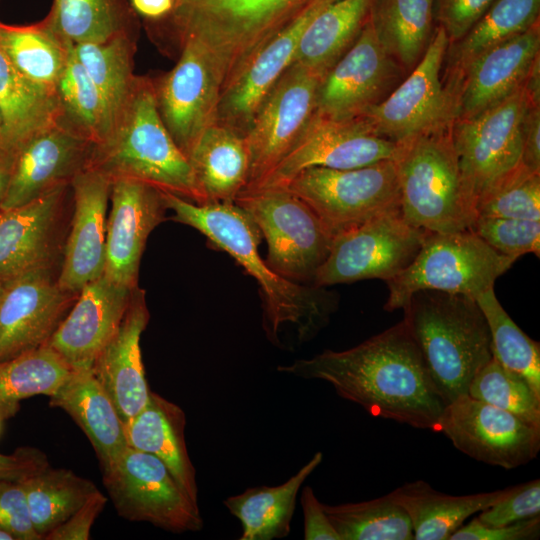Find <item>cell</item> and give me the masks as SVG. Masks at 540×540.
<instances>
[{
  "mask_svg": "<svg viewBox=\"0 0 540 540\" xmlns=\"http://www.w3.org/2000/svg\"><path fill=\"white\" fill-rule=\"evenodd\" d=\"M277 371L322 380L373 417L437 432L445 406L404 320L358 345L324 350Z\"/></svg>",
  "mask_w": 540,
  "mask_h": 540,
  "instance_id": "obj_1",
  "label": "cell"
},
{
  "mask_svg": "<svg viewBox=\"0 0 540 540\" xmlns=\"http://www.w3.org/2000/svg\"><path fill=\"white\" fill-rule=\"evenodd\" d=\"M163 198L174 221L198 230L256 280L262 294L263 329L272 344L281 348L302 344L327 326L338 306L336 294L273 271L258 252L262 234L244 209L235 202L195 204L164 191Z\"/></svg>",
  "mask_w": 540,
  "mask_h": 540,
  "instance_id": "obj_2",
  "label": "cell"
},
{
  "mask_svg": "<svg viewBox=\"0 0 540 540\" xmlns=\"http://www.w3.org/2000/svg\"><path fill=\"white\" fill-rule=\"evenodd\" d=\"M88 167L110 181L135 179L203 204L190 162L160 117L150 76H136L108 134L93 145Z\"/></svg>",
  "mask_w": 540,
  "mask_h": 540,
  "instance_id": "obj_3",
  "label": "cell"
},
{
  "mask_svg": "<svg viewBox=\"0 0 540 540\" xmlns=\"http://www.w3.org/2000/svg\"><path fill=\"white\" fill-rule=\"evenodd\" d=\"M316 0H175L171 13L151 23L176 51L194 39L212 55L223 88L270 40ZM168 43V44H169Z\"/></svg>",
  "mask_w": 540,
  "mask_h": 540,
  "instance_id": "obj_4",
  "label": "cell"
},
{
  "mask_svg": "<svg viewBox=\"0 0 540 540\" xmlns=\"http://www.w3.org/2000/svg\"><path fill=\"white\" fill-rule=\"evenodd\" d=\"M404 318L444 404L462 394L493 357L487 320L476 299L422 290L403 308Z\"/></svg>",
  "mask_w": 540,
  "mask_h": 540,
  "instance_id": "obj_5",
  "label": "cell"
},
{
  "mask_svg": "<svg viewBox=\"0 0 540 540\" xmlns=\"http://www.w3.org/2000/svg\"><path fill=\"white\" fill-rule=\"evenodd\" d=\"M451 125L400 144L394 158L402 215L428 232L469 230L477 218L460 175Z\"/></svg>",
  "mask_w": 540,
  "mask_h": 540,
  "instance_id": "obj_6",
  "label": "cell"
},
{
  "mask_svg": "<svg viewBox=\"0 0 540 540\" xmlns=\"http://www.w3.org/2000/svg\"><path fill=\"white\" fill-rule=\"evenodd\" d=\"M515 258L500 254L471 229L428 232L414 260L386 281V311L403 309L422 290L464 294L476 298L507 272Z\"/></svg>",
  "mask_w": 540,
  "mask_h": 540,
  "instance_id": "obj_7",
  "label": "cell"
},
{
  "mask_svg": "<svg viewBox=\"0 0 540 540\" xmlns=\"http://www.w3.org/2000/svg\"><path fill=\"white\" fill-rule=\"evenodd\" d=\"M531 103L523 85L479 113L453 120L458 167L475 210L480 200L523 165V122Z\"/></svg>",
  "mask_w": 540,
  "mask_h": 540,
  "instance_id": "obj_8",
  "label": "cell"
},
{
  "mask_svg": "<svg viewBox=\"0 0 540 540\" xmlns=\"http://www.w3.org/2000/svg\"><path fill=\"white\" fill-rule=\"evenodd\" d=\"M234 202L248 213L265 238L270 268L292 282L313 284L333 241L315 212L282 187L243 190Z\"/></svg>",
  "mask_w": 540,
  "mask_h": 540,
  "instance_id": "obj_9",
  "label": "cell"
},
{
  "mask_svg": "<svg viewBox=\"0 0 540 540\" xmlns=\"http://www.w3.org/2000/svg\"><path fill=\"white\" fill-rule=\"evenodd\" d=\"M282 188L303 200L333 238L400 207L394 160L354 169L310 167Z\"/></svg>",
  "mask_w": 540,
  "mask_h": 540,
  "instance_id": "obj_10",
  "label": "cell"
},
{
  "mask_svg": "<svg viewBox=\"0 0 540 540\" xmlns=\"http://www.w3.org/2000/svg\"><path fill=\"white\" fill-rule=\"evenodd\" d=\"M428 231L409 224L400 207L333 238L313 280L327 287L366 279L389 280L416 257Z\"/></svg>",
  "mask_w": 540,
  "mask_h": 540,
  "instance_id": "obj_11",
  "label": "cell"
},
{
  "mask_svg": "<svg viewBox=\"0 0 540 540\" xmlns=\"http://www.w3.org/2000/svg\"><path fill=\"white\" fill-rule=\"evenodd\" d=\"M103 473V482L118 514L182 533L203 526L198 503L180 487L156 456L127 447Z\"/></svg>",
  "mask_w": 540,
  "mask_h": 540,
  "instance_id": "obj_12",
  "label": "cell"
},
{
  "mask_svg": "<svg viewBox=\"0 0 540 540\" xmlns=\"http://www.w3.org/2000/svg\"><path fill=\"white\" fill-rule=\"evenodd\" d=\"M449 43L439 26L410 74L363 115L378 135L400 145L452 124L455 103L440 77Z\"/></svg>",
  "mask_w": 540,
  "mask_h": 540,
  "instance_id": "obj_13",
  "label": "cell"
},
{
  "mask_svg": "<svg viewBox=\"0 0 540 540\" xmlns=\"http://www.w3.org/2000/svg\"><path fill=\"white\" fill-rule=\"evenodd\" d=\"M175 66L151 77L160 117L186 155L202 133L216 123L222 77L210 52L197 40L184 41Z\"/></svg>",
  "mask_w": 540,
  "mask_h": 540,
  "instance_id": "obj_14",
  "label": "cell"
},
{
  "mask_svg": "<svg viewBox=\"0 0 540 540\" xmlns=\"http://www.w3.org/2000/svg\"><path fill=\"white\" fill-rule=\"evenodd\" d=\"M437 432L470 458L507 470L530 463L540 451L539 427L468 394L445 404Z\"/></svg>",
  "mask_w": 540,
  "mask_h": 540,
  "instance_id": "obj_15",
  "label": "cell"
},
{
  "mask_svg": "<svg viewBox=\"0 0 540 540\" xmlns=\"http://www.w3.org/2000/svg\"><path fill=\"white\" fill-rule=\"evenodd\" d=\"M398 150V144L378 135L363 116L332 120L314 113L288 153L246 190L282 187L310 167L354 169L394 160Z\"/></svg>",
  "mask_w": 540,
  "mask_h": 540,
  "instance_id": "obj_16",
  "label": "cell"
},
{
  "mask_svg": "<svg viewBox=\"0 0 540 540\" xmlns=\"http://www.w3.org/2000/svg\"><path fill=\"white\" fill-rule=\"evenodd\" d=\"M323 76L292 63L270 90L245 135L250 169L243 190L261 181L298 140L315 113Z\"/></svg>",
  "mask_w": 540,
  "mask_h": 540,
  "instance_id": "obj_17",
  "label": "cell"
},
{
  "mask_svg": "<svg viewBox=\"0 0 540 540\" xmlns=\"http://www.w3.org/2000/svg\"><path fill=\"white\" fill-rule=\"evenodd\" d=\"M401 69L368 18L355 42L323 76L315 114L332 120L363 116L400 83Z\"/></svg>",
  "mask_w": 540,
  "mask_h": 540,
  "instance_id": "obj_18",
  "label": "cell"
},
{
  "mask_svg": "<svg viewBox=\"0 0 540 540\" xmlns=\"http://www.w3.org/2000/svg\"><path fill=\"white\" fill-rule=\"evenodd\" d=\"M77 295L59 287L51 267L4 282L0 301V363L46 345Z\"/></svg>",
  "mask_w": 540,
  "mask_h": 540,
  "instance_id": "obj_19",
  "label": "cell"
},
{
  "mask_svg": "<svg viewBox=\"0 0 540 540\" xmlns=\"http://www.w3.org/2000/svg\"><path fill=\"white\" fill-rule=\"evenodd\" d=\"M104 276L121 286H138L141 257L148 236L165 218L163 191L129 178L111 181Z\"/></svg>",
  "mask_w": 540,
  "mask_h": 540,
  "instance_id": "obj_20",
  "label": "cell"
},
{
  "mask_svg": "<svg viewBox=\"0 0 540 540\" xmlns=\"http://www.w3.org/2000/svg\"><path fill=\"white\" fill-rule=\"evenodd\" d=\"M94 143L57 122L32 136L16 154L0 209H11L64 185L89 166Z\"/></svg>",
  "mask_w": 540,
  "mask_h": 540,
  "instance_id": "obj_21",
  "label": "cell"
},
{
  "mask_svg": "<svg viewBox=\"0 0 540 540\" xmlns=\"http://www.w3.org/2000/svg\"><path fill=\"white\" fill-rule=\"evenodd\" d=\"M70 186L74 211L57 283L63 291L77 295L104 274L111 181L87 167L73 178Z\"/></svg>",
  "mask_w": 540,
  "mask_h": 540,
  "instance_id": "obj_22",
  "label": "cell"
},
{
  "mask_svg": "<svg viewBox=\"0 0 540 540\" xmlns=\"http://www.w3.org/2000/svg\"><path fill=\"white\" fill-rule=\"evenodd\" d=\"M133 290L104 275L88 283L47 345L73 370L93 369L98 355L117 331Z\"/></svg>",
  "mask_w": 540,
  "mask_h": 540,
  "instance_id": "obj_23",
  "label": "cell"
},
{
  "mask_svg": "<svg viewBox=\"0 0 540 540\" xmlns=\"http://www.w3.org/2000/svg\"><path fill=\"white\" fill-rule=\"evenodd\" d=\"M331 1L316 0L243 66L221 91L217 123L246 135L266 96L293 63L306 26Z\"/></svg>",
  "mask_w": 540,
  "mask_h": 540,
  "instance_id": "obj_24",
  "label": "cell"
},
{
  "mask_svg": "<svg viewBox=\"0 0 540 540\" xmlns=\"http://www.w3.org/2000/svg\"><path fill=\"white\" fill-rule=\"evenodd\" d=\"M60 186L35 200L0 209V281L52 267L66 190Z\"/></svg>",
  "mask_w": 540,
  "mask_h": 540,
  "instance_id": "obj_25",
  "label": "cell"
},
{
  "mask_svg": "<svg viewBox=\"0 0 540 540\" xmlns=\"http://www.w3.org/2000/svg\"><path fill=\"white\" fill-rule=\"evenodd\" d=\"M538 55L539 23L473 58L460 72L454 119L477 114L522 87Z\"/></svg>",
  "mask_w": 540,
  "mask_h": 540,
  "instance_id": "obj_26",
  "label": "cell"
},
{
  "mask_svg": "<svg viewBox=\"0 0 540 540\" xmlns=\"http://www.w3.org/2000/svg\"><path fill=\"white\" fill-rule=\"evenodd\" d=\"M149 322L144 291L134 288L124 317L98 355L93 372L113 401L124 424L146 406L150 389L142 362L140 338Z\"/></svg>",
  "mask_w": 540,
  "mask_h": 540,
  "instance_id": "obj_27",
  "label": "cell"
},
{
  "mask_svg": "<svg viewBox=\"0 0 540 540\" xmlns=\"http://www.w3.org/2000/svg\"><path fill=\"white\" fill-rule=\"evenodd\" d=\"M50 405L63 409L80 426L97 454L102 472L129 447L125 424L93 369L73 370L50 396Z\"/></svg>",
  "mask_w": 540,
  "mask_h": 540,
  "instance_id": "obj_28",
  "label": "cell"
},
{
  "mask_svg": "<svg viewBox=\"0 0 540 540\" xmlns=\"http://www.w3.org/2000/svg\"><path fill=\"white\" fill-rule=\"evenodd\" d=\"M186 417L181 407L150 391L142 411L125 423L129 447L159 458L183 491L198 503L196 471L185 442Z\"/></svg>",
  "mask_w": 540,
  "mask_h": 540,
  "instance_id": "obj_29",
  "label": "cell"
},
{
  "mask_svg": "<svg viewBox=\"0 0 540 540\" xmlns=\"http://www.w3.org/2000/svg\"><path fill=\"white\" fill-rule=\"evenodd\" d=\"M188 160L203 204L234 202L246 187L250 156L244 135L219 123L209 126Z\"/></svg>",
  "mask_w": 540,
  "mask_h": 540,
  "instance_id": "obj_30",
  "label": "cell"
},
{
  "mask_svg": "<svg viewBox=\"0 0 540 540\" xmlns=\"http://www.w3.org/2000/svg\"><path fill=\"white\" fill-rule=\"evenodd\" d=\"M511 487L454 496L432 488L424 480L407 482L390 495L407 513L415 540H449L472 515L504 497Z\"/></svg>",
  "mask_w": 540,
  "mask_h": 540,
  "instance_id": "obj_31",
  "label": "cell"
},
{
  "mask_svg": "<svg viewBox=\"0 0 540 540\" xmlns=\"http://www.w3.org/2000/svg\"><path fill=\"white\" fill-rule=\"evenodd\" d=\"M322 460V452H316L284 483L277 486L251 487L241 494L227 497L223 504L242 525L239 540H273L287 537L299 490Z\"/></svg>",
  "mask_w": 540,
  "mask_h": 540,
  "instance_id": "obj_32",
  "label": "cell"
},
{
  "mask_svg": "<svg viewBox=\"0 0 540 540\" xmlns=\"http://www.w3.org/2000/svg\"><path fill=\"white\" fill-rule=\"evenodd\" d=\"M72 47L46 18L29 25L0 22V50L26 80L46 91L56 93Z\"/></svg>",
  "mask_w": 540,
  "mask_h": 540,
  "instance_id": "obj_33",
  "label": "cell"
},
{
  "mask_svg": "<svg viewBox=\"0 0 540 540\" xmlns=\"http://www.w3.org/2000/svg\"><path fill=\"white\" fill-rule=\"evenodd\" d=\"M0 107L3 115L0 150L14 158L32 136L58 118L56 93L26 80L1 50Z\"/></svg>",
  "mask_w": 540,
  "mask_h": 540,
  "instance_id": "obj_34",
  "label": "cell"
},
{
  "mask_svg": "<svg viewBox=\"0 0 540 540\" xmlns=\"http://www.w3.org/2000/svg\"><path fill=\"white\" fill-rule=\"evenodd\" d=\"M373 0H333L306 26L293 60L325 73L351 47L370 14Z\"/></svg>",
  "mask_w": 540,
  "mask_h": 540,
  "instance_id": "obj_35",
  "label": "cell"
},
{
  "mask_svg": "<svg viewBox=\"0 0 540 540\" xmlns=\"http://www.w3.org/2000/svg\"><path fill=\"white\" fill-rule=\"evenodd\" d=\"M435 0H373L369 19L385 50L413 69L432 38Z\"/></svg>",
  "mask_w": 540,
  "mask_h": 540,
  "instance_id": "obj_36",
  "label": "cell"
},
{
  "mask_svg": "<svg viewBox=\"0 0 540 540\" xmlns=\"http://www.w3.org/2000/svg\"><path fill=\"white\" fill-rule=\"evenodd\" d=\"M45 18L73 45L139 34L137 14L127 0H53Z\"/></svg>",
  "mask_w": 540,
  "mask_h": 540,
  "instance_id": "obj_37",
  "label": "cell"
},
{
  "mask_svg": "<svg viewBox=\"0 0 540 540\" xmlns=\"http://www.w3.org/2000/svg\"><path fill=\"white\" fill-rule=\"evenodd\" d=\"M73 369L47 344L0 363V418L13 417L20 402L36 395L51 396Z\"/></svg>",
  "mask_w": 540,
  "mask_h": 540,
  "instance_id": "obj_38",
  "label": "cell"
},
{
  "mask_svg": "<svg viewBox=\"0 0 540 540\" xmlns=\"http://www.w3.org/2000/svg\"><path fill=\"white\" fill-rule=\"evenodd\" d=\"M33 526L44 537L75 513L98 489L68 469L50 466L20 481Z\"/></svg>",
  "mask_w": 540,
  "mask_h": 540,
  "instance_id": "obj_39",
  "label": "cell"
},
{
  "mask_svg": "<svg viewBox=\"0 0 540 540\" xmlns=\"http://www.w3.org/2000/svg\"><path fill=\"white\" fill-rule=\"evenodd\" d=\"M57 123L95 143L102 141L112 126L108 105L83 65L74 45L57 83Z\"/></svg>",
  "mask_w": 540,
  "mask_h": 540,
  "instance_id": "obj_40",
  "label": "cell"
},
{
  "mask_svg": "<svg viewBox=\"0 0 540 540\" xmlns=\"http://www.w3.org/2000/svg\"><path fill=\"white\" fill-rule=\"evenodd\" d=\"M137 39L138 34L122 33L100 43L74 45L77 58L108 105L112 123L137 76L134 74Z\"/></svg>",
  "mask_w": 540,
  "mask_h": 540,
  "instance_id": "obj_41",
  "label": "cell"
},
{
  "mask_svg": "<svg viewBox=\"0 0 540 540\" xmlns=\"http://www.w3.org/2000/svg\"><path fill=\"white\" fill-rule=\"evenodd\" d=\"M323 509L341 540H413L411 521L389 494Z\"/></svg>",
  "mask_w": 540,
  "mask_h": 540,
  "instance_id": "obj_42",
  "label": "cell"
},
{
  "mask_svg": "<svg viewBox=\"0 0 540 540\" xmlns=\"http://www.w3.org/2000/svg\"><path fill=\"white\" fill-rule=\"evenodd\" d=\"M476 301L487 320L493 357L504 367L523 377L540 397V344L526 335L500 304L494 288L478 295Z\"/></svg>",
  "mask_w": 540,
  "mask_h": 540,
  "instance_id": "obj_43",
  "label": "cell"
},
{
  "mask_svg": "<svg viewBox=\"0 0 540 540\" xmlns=\"http://www.w3.org/2000/svg\"><path fill=\"white\" fill-rule=\"evenodd\" d=\"M539 13L540 0H495L457 42L455 67L461 72L476 56L538 24Z\"/></svg>",
  "mask_w": 540,
  "mask_h": 540,
  "instance_id": "obj_44",
  "label": "cell"
},
{
  "mask_svg": "<svg viewBox=\"0 0 540 540\" xmlns=\"http://www.w3.org/2000/svg\"><path fill=\"white\" fill-rule=\"evenodd\" d=\"M467 394L540 428V397L523 377L494 357L471 380Z\"/></svg>",
  "mask_w": 540,
  "mask_h": 540,
  "instance_id": "obj_45",
  "label": "cell"
},
{
  "mask_svg": "<svg viewBox=\"0 0 540 540\" xmlns=\"http://www.w3.org/2000/svg\"><path fill=\"white\" fill-rule=\"evenodd\" d=\"M482 217L540 221V173L522 165L476 205Z\"/></svg>",
  "mask_w": 540,
  "mask_h": 540,
  "instance_id": "obj_46",
  "label": "cell"
},
{
  "mask_svg": "<svg viewBox=\"0 0 540 540\" xmlns=\"http://www.w3.org/2000/svg\"><path fill=\"white\" fill-rule=\"evenodd\" d=\"M471 230L494 250L516 260L540 254V221L478 216Z\"/></svg>",
  "mask_w": 540,
  "mask_h": 540,
  "instance_id": "obj_47",
  "label": "cell"
},
{
  "mask_svg": "<svg viewBox=\"0 0 540 540\" xmlns=\"http://www.w3.org/2000/svg\"><path fill=\"white\" fill-rule=\"evenodd\" d=\"M540 515V480L512 486L493 505L479 512L477 519L488 526H504Z\"/></svg>",
  "mask_w": 540,
  "mask_h": 540,
  "instance_id": "obj_48",
  "label": "cell"
},
{
  "mask_svg": "<svg viewBox=\"0 0 540 540\" xmlns=\"http://www.w3.org/2000/svg\"><path fill=\"white\" fill-rule=\"evenodd\" d=\"M0 528L15 540H40L36 532L25 495L17 481H0Z\"/></svg>",
  "mask_w": 540,
  "mask_h": 540,
  "instance_id": "obj_49",
  "label": "cell"
},
{
  "mask_svg": "<svg viewBox=\"0 0 540 540\" xmlns=\"http://www.w3.org/2000/svg\"><path fill=\"white\" fill-rule=\"evenodd\" d=\"M495 0H435L436 19L450 43L458 42Z\"/></svg>",
  "mask_w": 540,
  "mask_h": 540,
  "instance_id": "obj_50",
  "label": "cell"
},
{
  "mask_svg": "<svg viewBox=\"0 0 540 540\" xmlns=\"http://www.w3.org/2000/svg\"><path fill=\"white\" fill-rule=\"evenodd\" d=\"M539 536L538 515L504 526H488L474 518L458 528L449 540H532Z\"/></svg>",
  "mask_w": 540,
  "mask_h": 540,
  "instance_id": "obj_51",
  "label": "cell"
},
{
  "mask_svg": "<svg viewBox=\"0 0 540 540\" xmlns=\"http://www.w3.org/2000/svg\"><path fill=\"white\" fill-rule=\"evenodd\" d=\"M107 498L98 490L66 521L51 530L45 540H87L97 516L103 510Z\"/></svg>",
  "mask_w": 540,
  "mask_h": 540,
  "instance_id": "obj_52",
  "label": "cell"
},
{
  "mask_svg": "<svg viewBox=\"0 0 540 540\" xmlns=\"http://www.w3.org/2000/svg\"><path fill=\"white\" fill-rule=\"evenodd\" d=\"M44 452L34 447H19L11 454L0 453V481L20 482L49 467Z\"/></svg>",
  "mask_w": 540,
  "mask_h": 540,
  "instance_id": "obj_53",
  "label": "cell"
},
{
  "mask_svg": "<svg viewBox=\"0 0 540 540\" xmlns=\"http://www.w3.org/2000/svg\"><path fill=\"white\" fill-rule=\"evenodd\" d=\"M301 505L305 540H341L310 486L302 490Z\"/></svg>",
  "mask_w": 540,
  "mask_h": 540,
  "instance_id": "obj_54",
  "label": "cell"
},
{
  "mask_svg": "<svg viewBox=\"0 0 540 540\" xmlns=\"http://www.w3.org/2000/svg\"><path fill=\"white\" fill-rule=\"evenodd\" d=\"M522 164L540 173V106L531 103L523 122Z\"/></svg>",
  "mask_w": 540,
  "mask_h": 540,
  "instance_id": "obj_55",
  "label": "cell"
},
{
  "mask_svg": "<svg viewBox=\"0 0 540 540\" xmlns=\"http://www.w3.org/2000/svg\"><path fill=\"white\" fill-rule=\"evenodd\" d=\"M129 3L137 15L155 23L171 13L175 0H130Z\"/></svg>",
  "mask_w": 540,
  "mask_h": 540,
  "instance_id": "obj_56",
  "label": "cell"
},
{
  "mask_svg": "<svg viewBox=\"0 0 540 540\" xmlns=\"http://www.w3.org/2000/svg\"><path fill=\"white\" fill-rule=\"evenodd\" d=\"M540 55L534 60L524 82L525 90L533 104L540 103Z\"/></svg>",
  "mask_w": 540,
  "mask_h": 540,
  "instance_id": "obj_57",
  "label": "cell"
},
{
  "mask_svg": "<svg viewBox=\"0 0 540 540\" xmlns=\"http://www.w3.org/2000/svg\"><path fill=\"white\" fill-rule=\"evenodd\" d=\"M14 160V157L0 150V205L9 186Z\"/></svg>",
  "mask_w": 540,
  "mask_h": 540,
  "instance_id": "obj_58",
  "label": "cell"
},
{
  "mask_svg": "<svg viewBox=\"0 0 540 540\" xmlns=\"http://www.w3.org/2000/svg\"><path fill=\"white\" fill-rule=\"evenodd\" d=\"M0 540H15V539L9 532L0 528Z\"/></svg>",
  "mask_w": 540,
  "mask_h": 540,
  "instance_id": "obj_59",
  "label": "cell"
},
{
  "mask_svg": "<svg viewBox=\"0 0 540 540\" xmlns=\"http://www.w3.org/2000/svg\"><path fill=\"white\" fill-rule=\"evenodd\" d=\"M2 132H3V115H2V111H1V107H0V141H1V137H2Z\"/></svg>",
  "mask_w": 540,
  "mask_h": 540,
  "instance_id": "obj_60",
  "label": "cell"
},
{
  "mask_svg": "<svg viewBox=\"0 0 540 540\" xmlns=\"http://www.w3.org/2000/svg\"><path fill=\"white\" fill-rule=\"evenodd\" d=\"M3 291H4V282L0 281V301L3 295Z\"/></svg>",
  "mask_w": 540,
  "mask_h": 540,
  "instance_id": "obj_61",
  "label": "cell"
},
{
  "mask_svg": "<svg viewBox=\"0 0 540 540\" xmlns=\"http://www.w3.org/2000/svg\"><path fill=\"white\" fill-rule=\"evenodd\" d=\"M1 423H2V419L0 418V430H1Z\"/></svg>",
  "mask_w": 540,
  "mask_h": 540,
  "instance_id": "obj_62",
  "label": "cell"
}]
</instances>
